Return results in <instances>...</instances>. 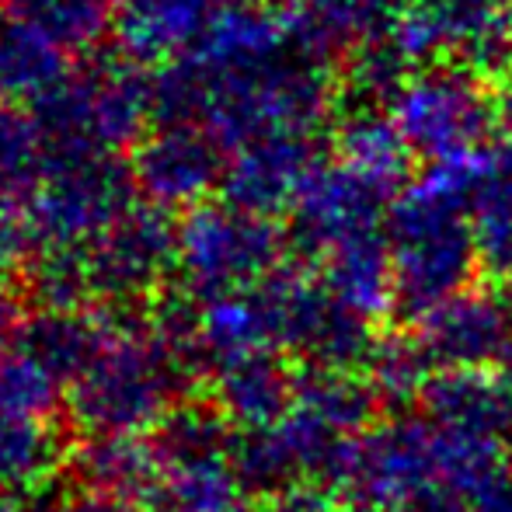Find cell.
Here are the masks:
<instances>
[{"label":"cell","mask_w":512,"mask_h":512,"mask_svg":"<svg viewBox=\"0 0 512 512\" xmlns=\"http://www.w3.org/2000/svg\"><path fill=\"white\" fill-rule=\"evenodd\" d=\"M495 161L492 147L429 161L418 182L387 206L384 234L394 262V310L422 317L467 290L478 272L471 230V196Z\"/></svg>","instance_id":"obj_1"},{"label":"cell","mask_w":512,"mask_h":512,"mask_svg":"<svg viewBox=\"0 0 512 512\" xmlns=\"http://www.w3.org/2000/svg\"><path fill=\"white\" fill-rule=\"evenodd\" d=\"M499 443L425 411L398 415L352 439L335 492L359 512H401L425 495H478L506 471Z\"/></svg>","instance_id":"obj_2"},{"label":"cell","mask_w":512,"mask_h":512,"mask_svg":"<svg viewBox=\"0 0 512 512\" xmlns=\"http://www.w3.org/2000/svg\"><path fill=\"white\" fill-rule=\"evenodd\" d=\"M199 67L206 74V105L199 126L227 154L272 133L317 136L338 105L328 67L293 53L290 46L244 67Z\"/></svg>","instance_id":"obj_3"},{"label":"cell","mask_w":512,"mask_h":512,"mask_svg":"<svg viewBox=\"0 0 512 512\" xmlns=\"http://www.w3.org/2000/svg\"><path fill=\"white\" fill-rule=\"evenodd\" d=\"M196 366L175 352L150 321H126L102 356L70 384L67 405L88 436L154 429L171 401L196 380Z\"/></svg>","instance_id":"obj_4"},{"label":"cell","mask_w":512,"mask_h":512,"mask_svg":"<svg viewBox=\"0 0 512 512\" xmlns=\"http://www.w3.org/2000/svg\"><path fill=\"white\" fill-rule=\"evenodd\" d=\"M35 115L53 157L122 154L154 129V74L119 46L95 49Z\"/></svg>","instance_id":"obj_5"},{"label":"cell","mask_w":512,"mask_h":512,"mask_svg":"<svg viewBox=\"0 0 512 512\" xmlns=\"http://www.w3.org/2000/svg\"><path fill=\"white\" fill-rule=\"evenodd\" d=\"M136 178L119 154L53 157L39 192L21 209L35 251L84 248L136 206Z\"/></svg>","instance_id":"obj_6"},{"label":"cell","mask_w":512,"mask_h":512,"mask_svg":"<svg viewBox=\"0 0 512 512\" xmlns=\"http://www.w3.org/2000/svg\"><path fill=\"white\" fill-rule=\"evenodd\" d=\"M286 234L272 216L234 203H199L178 223V276L196 300H216L258 286L279 269Z\"/></svg>","instance_id":"obj_7"},{"label":"cell","mask_w":512,"mask_h":512,"mask_svg":"<svg viewBox=\"0 0 512 512\" xmlns=\"http://www.w3.org/2000/svg\"><path fill=\"white\" fill-rule=\"evenodd\" d=\"M272 324V345L314 370H359L370 356L373 321L338 300L328 283L297 269H276L255 286Z\"/></svg>","instance_id":"obj_8"},{"label":"cell","mask_w":512,"mask_h":512,"mask_svg":"<svg viewBox=\"0 0 512 512\" xmlns=\"http://www.w3.org/2000/svg\"><path fill=\"white\" fill-rule=\"evenodd\" d=\"M391 119L405 133L408 147L429 161L485 147L488 133L499 126L495 98L464 63L411 70L405 88L391 102Z\"/></svg>","instance_id":"obj_9"},{"label":"cell","mask_w":512,"mask_h":512,"mask_svg":"<svg viewBox=\"0 0 512 512\" xmlns=\"http://www.w3.org/2000/svg\"><path fill=\"white\" fill-rule=\"evenodd\" d=\"M91 297L112 307H126L129 300L147 297L178 269V227L168 209L147 203L133 206L119 223L84 244Z\"/></svg>","instance_id":"obj_10"},{"label":"cell","mask_w":512,"mask_h":512,"mask_svg":"<svg viewBox=\"0 0 512 512\" xmlns=\"http://www.w3.org/2000/svg\"><path fill=\"white\" fill-rule=\"evenodd\" d=\"M384 192L366 182L345 161H321L307 171L290 203V248L304 258H324L335 244L377 230L387 206Z\"/></svg>","instance_id":"obj_11"},{"label":"cell","mask_w":512,"mask_h":512,"mask_svg":"<svg viewBox=\"0 0 512 512\" xmlns=\"http://www.w3.org/2000/svg\"><path fill=\"white\" fill-rule=\"evenodd\" d=\"M227 150L196 122H171L154 126L133 147L136 189L147 203L161 209H192L206 203L209 192L223 185Z\"/></svg>","instance_id":"obj_12"},{"label":"cell","mask_w":512,"mask_h":512,"mask_svg":"<svg viewBox=\"0 0 512 512\" xmlns=\"http://www.w3.org/2000/svg\"><path fill=\"white\" fill-rule=\"evenodd\" d=\"M418 338L439 370H499L512 356V304L464 290L418 317Z\"/></svg>","instance_id":"obj_13"},{"label":"cell","mask_w":512,"mask_h":512,"mask_svg":"<svg viewBox=\"0 0 512 512\" xmlns=\"http://www.w3.org/2000/svg\"><path fill=\"white\" fill-rule=\"evenodd\" d=\"M317 164L314 136L272 133L234 150L223 171V199L248 213L272 216L290 209L300 182Z\"/></svg>","instance_id":"obj_14"},{"label":"cell","mask_w":512,"mask_h":512,"mask_svg":"<svg viewBox=\"0 0 512 512\" xmlns=\"http://www.w3.org/2000/svg\"><path fill=\"white\" fill-rule=\"evenodd\" d=\"M126 324L122 307H42L14 328V345L46 366L60 384H74Z\"/></svg>","instance_id":"obj_15"},{"label":"cell","mask_w":512,"mask_h":512,"mask_svg":"<svg viewBox=\"0 0 512 512\" xmlns=\"http://www.w3.org/2000/svg\"><path fill=\"white\" fill-rule=\"evenodd\" d=\"M213 405L234 429H269L297 408V380L276 349H255L220 363L213 373Z\"/></svg>","instance_id":"obj_16"},{"label":"cell","mask_w":512,"mask_h":512,"mask_svg":"<svg viewBox=\"0 0 512 512\" xmlns=\"http://www.w3.org/2000/svg\"><path fill=\"white\" fill-rule=\"evenodd\" d=\"M227 0H115V46L147 67L192 53Z\"/></svg>","instance_id":"obj_17"},{"label":"cell","mask_w":512,"mask_h":512,"mask_svg":"<svg viewBox=\"0 0 512 512\" xmlns=\"http://www.w3.org/2000/svg\"><path fill=\"white\" fill-rule=\"evenodd\" d=\"M418 401L439 425L492 439L506 436L512 415V387L499 370H436Z\"/></svg>","instance_id":"obj_18"},{"label":"cell","mask_w":512,"mask_h":512,"mask_svg":"<svg viewBox=\"0 0 512 512\" xmlns=\"http://www.w3.org/2000/svg\"><path fill=\"white\" fill-rule=\"evenodd\" d=\"M70 74L67 49L14 11L0 14V102L35 108Z\"/></svg>","instance_id":"obj_19"},{"label":"cell","mask_w":512,"mask_h":512,"mask_svg":"<svg viewBox=\"0 0 512 512\" xmlns=\"http://www.w3.org/2000/svg\"><path fill=\"white\" fill-rule=\"evenodd\" d=\"M324 262V283L338 300L373 317L394 310V262L387 234L363 230L349 241L335 244Z\"/></svg>","instance_id":"obj_20"},{"label":"cell","mask_w":512,"mask_h":512,"mask_svg":"<svg viewBox=\"0 0 512 512\" xmlns=\"http://www.w3.org/2000/svg\"><path fill=\"white\" fill-rule=\"evenodd\" d=\"M84 488L119 495L129 502H154L161 488V460L154 443H143L133 432H105L88 436L74 453Z\"/></svg>","instance_id":"obj_21"},{"label":"cell","mask_w":512,"mask_h":512,"mask_svg":"<svg viewBox=\"0 0 512 512\" xmlns=\"http://www.w3.org/2000/svg\"><path fill=\"white\" fill-rule=\"evenodd\" d=\"M338 154L352 171L377 185L384 196H398L405 189L408 164L415 150L408 147L405 133L384 108H363V112H345L338 129Z\"/></svg>","instance_id":"obj_22"},{"label":"cell","mask_w":512,"mask_h":512,"mask_svg":"<svg viewBox=\"0 0 512 512\" xmlns=\"http://www.w3.org/2000/svg\"><path fill=\"white\" fill-rule=\"evenodd\" d=\"M53 164V147L32 105L0 102V206L21 213Z\"/></svg>","instance_id":"obj_23"},{"label":"cell","mask_w":512,"mask_h":512,"mask_svg":"<svg viewBox=\"0 0 512 512\" xmlns=\"http://www.w3.org/2000/svg\"><path fill=\"white\" fill-rule=\"evenodd\" d=\"M467 213L478 269L495 283H512V147L495 150L492 168L481 178Z\"/></svg>","instance_id":"obj_24"},{"label":"cell","mask_w":512,"mask_h":512,"mask_svg":"<svg viewBox=\"0 0 512 512\" xmlns=\"http://www.w3.org/2000/svg\"><path fill=\"white\" fill-rule=\"evenodd\" d=\"M199 349H203V363L209 373L227 359L244 356V352L276 349L269 314H265V304L255 293V286L206 300L203 314H199Z\"/></svg>","instance_id":"obj_25"},{"label":"cell","mask_w":512,"mask_h":512,"mask_svg":"<svg viewBox=\"0 0 512 512\" xmlns=\"http://www.w3.org/2000/svg\"><path fill=\"white\" fill-rule=\"evenodd\" d=\"M63 460V436L42 418L0 415V492H39Z\"/></svg>","instance_id":"obj_26"},{"label":"cell","mask_w":512,"mask_h":512,"mask_svg":"<svg viewBox=\"0 0 512 512\" xmlns=\"http://www.w3.org/2000/svg\"><path fill=\"white\" fill-rule=\"evenodd\" d=\"M380 405L384 401L377 398L373 384L366 377H356V370L304 366L297 380V408L310 411L314 418L328 422L331 429L345 432V436H359V432L370 429Z\"/></svg>","instance_id":"obj_27"},{"label":"cell","mask_w":512,"mask_h":512,"mask_svg":"<svg viewBox=\"0 0 512 512\" xmlns=\"http://www.w3.org/2000/svg\"><path fill=\"white\" fill-rule=\"evenodd\" d=\"M241 499L244 488L230 457L164 467L154 495L161 512H237Z\"/></svg>","instance_id":"obj_28"},{"label":"cell","mask_w":512,"mask_h":512,"mask_svg":"<svg viewBox=\"0 0 512 512\" xmlns=\"http://www.w3.org/2000/svg\"><path fill=\"white\" fill-rule=\"evenodd\" d=\"M411 77L405 56L394 49V42L384 35L363 39L349 49L342 88H338V108L342 112H363V108H391L398 91Z\"/></svg>","instance_id":"obj_29"},{"label":"cell","mask_w":512,"mask_h":512,"mask_svg":"<svg viewBox=\"0 0 512 512\" xmlns=\"http://www.w3.org/2000/svg\"><path fill=\"white\" fill-rule=\"evenodd\" d=\"M154 429V450L161 460V471L175 464H189V460L230 457V443H234L227 415L216 405H196V401L168 408V415Z\"/></svg>","instance_id":"obj_30"},{"label":"cell","mask_w":512,"mask_h":512,"mask_svg":"<svg viewBox=\"0 0 512 512\" xmlns=\"http://www.w3.org/2000/svg\"><path fill=\"white\" fill-rule=\"evenodd\" d=\"M11 11L81 56L102 49L105 35L115 32V0H14Z\"/></svg>","instance_id":"obj_31"},{"label":"cell","mask_w":512,"mask_h":512,"mask_svg":"<svg viewBox=\"0 0 512 512\" xmlns=\"http://www.w3.org/2000/svg\"><path fill=\"white\" fill-rule=\"evenodd\" d=\"M432 366L436 363H432L422 338L405 335V331H391V335H377L363 370L380 401L408 405V401L422 398L425 384L432 377Z\"/></svg>","instance_id":"obj_32"},{"label":"cell","mask_w":512,"mask_h":512,"mask_svg":"<svg viewBox=\"0 0 512 512\" xmlns=\"http://www.w3.org/2000/svg\"><path fill=\"white\" fill-rule=\"evenodd\" d=\"M230 464L241 478L244 495H255V499H272V495L304 481L276 425L237 432L230 443Z\"/></svg>","instance_id":"obj_33"},{"label":"cell","mask_w":512,"mask_h":512,"mask_svg":"<svg viewBox=\"0 0 512 512\" xmlns=\"http://www.w3.org/2000/svg\"><path fill=\"white\" fill-rule=\"evenodd\" d=\"M60 401V380L18 345L0 338V415L46 418Z\"/></svg>","instance_id":"obj_34"},{"label":"cell","mask_w":512,"mask_h":512,"mask_svg":"<svg viewBox=\"0 0 512 512\" xmlns=\"http://www.w3.org/2000/svg\"><path fill=\"white\" fill-rule=\"evenodd\" d=\"M28 290L42 307H84L91 300L84 248L35 251V262L28 265Z\"/></svg>","instance_id":"obj_35"},{"label":"cell","mask_w":512,"mask_h":512,"mask_svg":"<svg viewBox=\"0 0 512 512\" xmlns=\"http://www.w3.org/2000/svg\"><path fill=\"white\" fill-rule=\"evenodd\" d=\"M25 248H32L21 227V216L0 206V338L11 328H18V297L11 290V279L21 265Z\"/></svg>","instance_id":"obj_36"},{"label":"cell","mask_w":512,"mask_h":512,"mask_svg":"<svg viewBox=\"0 0 512 512\" xmlns=\"http://www.w3.org/2000/svg\"><path fill=\"white\" fill-rule=\"evenodd\" d=\"M35 509H49V512H140V506L119 495L95 492V488H84L77 495H49L46 488L35 492Z\"/></svg>","instance_id":"obj_37"},{"label":"cell","mask_w":512,"mask_h":512,"mask_svg":"<svg viewBox=\"0 0 512 512\" xmlns=\"http://www.w3.org/2000/svg\"><path fill=\"white\" fill-rule=\"evenodd\" d=\"M265 512H335V502H331V488L317 481H297L286 492L265 499Z\"/></svg>","instance_id":"obj_38"},{"label":"cell","mask_w":512,"mask_h":512,"mask_svg":"<svg viewBox=\"0 0 512 512\" xmlns=\"http://www.w3.org/2000/svg\"><path fill=\"white\" fill-rule=\"evenodd\" d=\"M495 115H499V129L506 133L512 147V77L506 81V88L499 91V98H495Z\"/></svg>","instance_id":"obj_39"},{"label":"cell","mask_w":512,"mask_h":512,"mask_svg":"<svg viewBox=\"0 0 512 512\" xmlns=\"http://www.w3.org/2000/svg\"><path fill=\"white\" fill-rule=\"evenodd\" d=\"M0 512H39V509H35V502L21 499V495L0 492Z\"/></svg>","instance_id":"obj_40"},{"label":"cell","mask_w":512,"mask_h":512,"mask_svg":"<svg viewBox=\"0 0 512 512\" xmlns=\"http://www.w3.org/2000/svg\"><path fill=\"white\" fill-rule=\"evenodd\" d=\"M255 4H262V7H283V11H290V7L304 4V0H255Z\"/></svg>","instance_id":"obj_41"},{"label":"cell","mask_w":512,"mask_h":512,"mask_svg":"<svg viewBox=\"0 0 512 512\" xmlns=\"http://www.w3.org/2000/svg\"><path fill=\"white\" fill-rule=\"evenodd\" d=\"M502 443H506L509 450H512V415H509V425H506V436H502Z\"/></svg>","instance_id":"obj_42"},{"label":"cell","mask_w":512,"mask_h":512,"mask_svg":"<svg viewBox=\"0 0 512 512\" xmlns=\"http://www.w3.org/2000/svg\"><path fill=\"white\" fill-rule=\"evenodd\" d=\"M509 4H512V0H509Z\"/></svg>","instance_id":"obj_43"}]
</instances>
